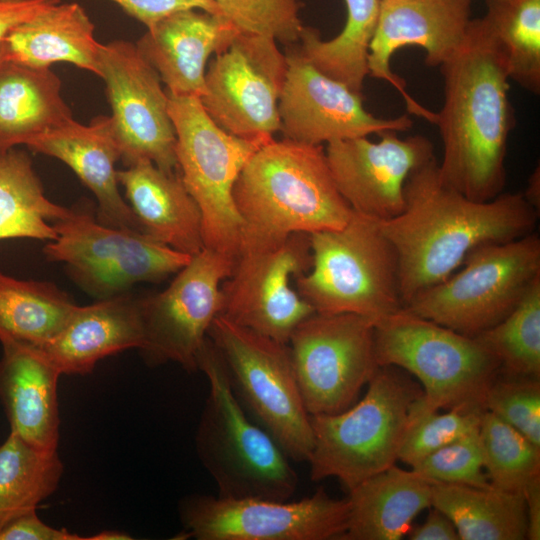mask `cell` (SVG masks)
<instances>
[{
    "label": "cell",
    "mask_w": 540,
    "mask_h": 540,
    "mask_svg": "<svg viewBox=\"0 0 540 540\" xmlns=\"http://www.w3.org/2000/svg\"><path fill=\"white\" fill-rule=\"evenodd\" d=\"M310 234L240 245L232 273L221 284L219 315L256 333L288 343L297 325L315 313L290 279L312 267Z\"/></svg>",
    "instance_id": "7c38bea8"
},
{
    "label": "cell",
    "mask_w": 540,
    "mask_h": 540,
    "mask_svg": "<svg viewBox=\"0 0 540 540\" xmlns=\"http://www.w3.org/2000/svg\"><path fill=\"white\" fill-rule=\"evenodd\" d=\"M375 322L352 313L308 316L288 345L309 415L336 414L349 408L378 365Z\"/></svg>",
    "instance_id": "4fadbf2b"
},
{
    "label": "cell",
    "mask_w": 540,
    "mask_h": 540,
    "mask_svg": "<svg viewBox=\"0 0 540 540\" xmlns=\"http://www.w3.org/2000/svg\"><path fill=\"white\" fill-rule=\"evenodd\" d=\"M0 343V402L10 431L36 448L57 451L61 372L38 346L14 340Z\"/></svg>",
    "instance_id": "603a6c76"
},
{
    "label": "cell",
    "mask_w": 540,
    "mask_h": 540,
    "mask_svg": "<svg viewBox=\"0 0 540 540\" xmlns=\"http://www.w3.org/2000/svg\"><path fill=\"white\" fill-rule=\"evenodd\" d=\"M347 529L340 540H399L431 507V480L395 464L349 490Z\"/></svg>",
    "instance_id": "484cf974"
},
{
    "label": "cell",
    "mask_w": 540,
    "mask_h": 540,
    "mask_svg": "<svg viewBox=\"0 0 540 540\" xmlns=\"http://www.w3.org/2000/svg\"><path fill=\"white\" fill-rule=\"evenodd\" d=\"M237 33L220 15L186 9L147 29L136 45L169 94L200 98L210 55L224 50Z\"/></svg>",
    "instance_id": "7402d4cb"
},
{
    "label": "cell",
    "mask_w": 540,
    "mask_h": 540,
    "mask_svg": "<svg viewBox=\"0 0 540 540\" xmlns=\"http://www.w3.org/2000/svg\"><path fill=\"white\" fill-rule=\"evenodd\" d=\"M464 267L424 290L404 307L475 337L503 320L540 278V239L532 232L471 251Z\"/></svg>",
    "instance_id": "30bf717a"
},
{
    "label": "cell",
    "mask_w": 540,
    "mask_h": 540,
    "mask_svg": "<svg viewBox=\"0 0 540 540\" xmlns=\"http://www.w3.org/2000/svg\"><path fill=\"white\" fill-rule=\"evenodd\" d=\"M411 469L431 481L491 486L483 465L479 428L431 453Z\"/></svg>",
    "instance_id": "ab89813d"
},
{
    "label": "cell",
    "mask_w": 540,
    "mask_h": 540,
    "mask_svg": "<svg viewBox=\"0 0 540 540\" xmlns=\"http://www.w3.org/2000/svg\"><path fill=\"white\" fill-rule=\"evenodd\" d=\"M313 263L296 291L316 313L377 322L404 307L396 251L379 221L352 212L340 229L310 234Z\"/></svg>",
    "instance_id": "8992f818"
},
{
    "label": "cell",
    "mask_w": 540,
    "mask_h": 540,
    "mask_svg": "<svg viewBox=\"0 0 540 540\" xmlns=\"http://www.w3.org/2000/svg\"><path fill=\"white\" fill-rule=\"evenodd\" d=\"M484 411L481 405L465 404L418 418L408 430L398 460L414 468L431 453L478 429Z\"/></svg>",
    "instance_id": "74e56055"
},
{
    "label": "cell",
    "mask_w": 540,
    "mask_h": 540,
    "mask_svg": "<svg viewBox=\"0 0 540 540\" xmlns=\"http://www.w3.org/2000/svg\"><path fill=\"white\" fill-rule=\"evenodd\" d=\"M208 337L219 350L238 400L295 461H307L314 437L288 343L217 315Z\"/></svg>",
    "instance_id": "9c48e42d"
},
{
    "label": "cell",
    "mask_w": 540,
    "mask_h": 540,
    "mask_svg": "<svg viewBox=\"0 0 540 540\" xmlns=\"http://www.w3.org/2000/svg\"><path fill=\"white\" fill-rule=\"evenodd\" d=\"M431 506L446 514L460 540H523V493L431 481Z\"/></svg>",
    "instance_id": "f1b7e54d"
},
{
    "label": "cell",
    "mask_w": 540,
    "mask_h": 540,
    "mask_svg": "<svg viewBox=\"0 0 540 540\" xmlns=\"http://www.w3.org/2000/svg\"><path fill=\"white\" fill-rule=\"evenodd\" d=\"M54 222L57 237L44 246L45 258L64 263L71 279L98 299L129 292L138 283L160 282L192 257L142 231L104 225L84 210L71 209Z\"/></svg>",
    "instance_id": "8fae6325"
},
{
    "label": "cell",
    "mask_w": 540,
    "mask_h": 540,
    "mask_svg": "<svg viewBox=\"0 0 540 540\" xmlns=\"http://www.w3.org/2000/svg\"><path fill=\"white\" fill-rule=\"evenodd\" d=\"M198 369L208 379L209 394L198 422L195 450L216 483L218 496L289 500L298 485L290 458L246 415L209 337L197 356Z\"/></svg>",
    "instance_id": "277c9868"
},
{
    "label": "cell",
    "mask_w": 540,
    "mask_h": 540,
    "mask_svg": "<svg viewBox=\"0 0 540 540\" xmlns=\"http://www.w3.org/2000/svg\"><path fill=\"white\" fill-rule=\"evenodd\" d=\"M26 146L62 161L74 171L94 194L100 223L142 231L118 188L115 164L121 152L110 116H97L87 125L72 118L36 136Z\"/></svg>",
    "instance_id": "44dd1931"
},
{
    "label": "cell",
    "mask_w": 540,
    "mask_h": 540,
    "mask_svg": "<svg viewBox=\"0 0 540 540\" xmlns=\"http://www.w3.org/2000/svg\"><path fill=\"white\" fill-rule=\"evenodd\" d=\"M64 471L57 451L36 448L10 431L0 445V528L51 496Z\"/></svg>",
    "instance_id": "d6a6232c"
},
{
    "label": "cell",
    "mask_w": 540,
    "mask_h": 540,
    "mask_svg": "<svg viewBox=\"0 0 540 540\" xmlns=\"http://www.w3.org/2000/svg\"><path fill=\"white\" fill-rule=\"evenodd\" d=\"M10 60L8 47L5 41H0V66Z\"/></svg>",
    "instance_id": "c3c4849f"
},
{
    "label": "cell",
    "mask_w": 540,
    "mask_h": 540,
    "mask_svg": "<svg viewBox=\"0 0 540 540\" xmlns=\"http://www.w3.org/2000/svg\"><path fill=\"white\" fill-rule=\"evenodd\" d=\"M71 209L49 200L26 152L15 147L0 152V240L57 237L49 221L65 218Z\"/></svg>",
    "instance_id": "f546056e"
},
{
    "label": "cell",
    "mask_w": 540,
    "mask_h": 540,
    "mask_svg": "<svg viewBox=\"0 0 540 540\" xmlns=\"http://www.w3.org/2000/svg\"><path fill=\"white\" fill-rule=\"evenodd\" d=\"M482 18L509 79L540 92V0H486Z\"/></svg>",
    "instance_id": "836d02e7"
},
{
    "label": "cell",
    "mask_w": 540,
    "mask_h": 540,
    "mask_svg": "<svg viewBox=\"0 0 540 540\" xmlns=\"http://www.w3.org/2000/svg\"><path fill=\"white\" fill-rule=\"evenodd\" d=\"M98 67L126 166L149 160L165 171H178L168 94L154 67L136 44L125 40L101 44Z\"/></svg>",
    "instance_id": "2e32d148"
},
{
    "label": "cell",
    "mask_w": 540,
    "mask_h": 540,
    "mask_svg": "<svg viewBox=\"0 0 540 540\" xmlns=\"http://www.w3.org/2000/svg\"><path fill=\"white\" fill-rule=\"evenodd\" d=\"M118 4L127 14L143 23L147 29L177 11L198 9L220 15L213 0H110ZM221 16V15H220Z\"/></svg>",
    "instance_id": "60d3db41"
},
{
    "label": "cell",
    "mask_w": 540,
    "mask_h": 540,
    "mask_svg": "<svg viewBox=\"0 0 540 540\" xmlns=\"http://www.w3.org/2000/svg\"><path fill=\"white\" fill-rule=\"evenodd\" d=\"M485 410L540 447V382L537 378L499 375L484 397Z\"/></svg>",
    "instance_id": "f35d334b"
},
{
    "label": "cell",
    "mask_w": 540,
    "mask_h": 540,
    "mask_svg": "<svg viewBox=\"0 0 540 540\" xmlns=\"http://www.w3.org/2000/svg\"><path fill=\"white\" fill-rule=\"evenodd\" d=\"M286 71L276 40L238 32L209 64L201 104L228 133L271 141L280 131L278 100Z\"/></svg>",
    "instance_id": "9a60e30c"
},
{
    "label": "cell",
    "mask_w": 540,
    "mask_h": 540,
    "mask_svg": "<svg viewBox=\"0 0 540 540\" xmlns=\"http://www.w3.org/2000/svg\"><path fill=\"white\" fill-rule=\"evenodd\" d=\"M499 361L500 372L540 377V278L500 322L475 336Z\"/></svg>",
    "instance_id": "e575fe53"
},
{
    "label": "cell",
    "mask_w": 540,
    "mask_h": 540,
    "mask_svg": "<svg viewBox=\"0 0 540 540\" xmlns=\"http://www.w3.org/2000/svg\"><path fill=\"white\" fill-rule=\"evenodd\" d=\"M374 342L379 366L418 378L427 414L465 404L484 407L485 393L500 373L499 361L476 337L405 307L375 322Z\"/></svg>",
    "instance_id": "52a82bcc"
},
{
    "label": "cell",
    "mask_w": 540,
    "mask_h": 540,
    "mask_svg": "<svg viewBox=\"0 0 540 540\" xmlns=\"http://www.w3.org/2000/svg\"><path fill=\"white\" fill-rule=\"evenodd\" d=\"M285 55L287 71L278 115L280 131L286 139L322 145L412 127L408 114L380 118L367 111L362 94L319 71L299 48Z\"/></svg>",
    "instance_id": "ac0fdd59"
},
{
    "label": "cell",
    "mask_w": 540,
    "mask_h": 540,
    "mask_svg": "<svg viewBox=\"0 0 540 540\" xmlns=\"http://www.w3.org/2000/svg\"><path fill=\"white\" fill-rule=\"evenodd\" d=\"M423 390L400 368L380 366L364 397L336 413L310 415V478H337L349 491L398 460Z\"/></svg>",
    "instance_id": "5b68a950"
},
{
    "label": "cell",
    "mask_w": 540,
    "mask_h": 540,
    "mask_svg": "<svg viewBox=\"0 0 540 540\" xmlns=\"http://www.w3.org/2000/svg\"><path fill=\"white\" fill-rule=\"evenodd\" d=\"M479 437L492 487L523 493L532 480L540 477V447L487 410L481 416Z\"/></svg>",
    "instance_id": "d590c367"
},
{
    "label": "cell",
    "mask_w": 540,
    "mask_h": 540,
    "mask_svg": "<svg viewBox=\"0 0 540 540\" xmlns=\"http://www.w3.org/2000/svg\"><path fill=\"white\" fill-rule=\"evenodd\" d=\"M526 201L537 211L540 207V175L539 167L528 179V186L525 193H522Z\"/></svg>",
    "instance_id": "bcb514c9"
},
{
    "label": "cell",
    "mask_w": 540,
    "mask_h": 540,
    "mask_svg": "<svg viewBox=\"0 0 540 540\" xmlns=\"http://www.w3.org/2000/svg\"><path fill=\"white\" fill-rule=\"evenodd\" d=\"M86 11L76 2H56L18 25L5 39L10 60L49 68L66 62L99 76L101 43Z\"/></svg>",
    "instance_id": "4316f807"
},
{
    "label": "cell",
    "mask_w": 540,
    "mask_h": 540,
    "mask_svg": "<svg viewBox=\"0 0 540 540\" xmlns=\"http://www.w3.org/2000/svg\"><path fill=\"white\" fill-rule=\"evenodd\" d=\"M132 537L124 532L103 530L95 535L86 537V540H131Z\"/></svg>",
    "instance_id": "7dc6e473"
},
{
    "label": "cell",
    "mask_w": 540,
    "mask_h": 540,
    "mask_svg": "<svg viewBox=\"0 0 540 540\" xmlns=\"http://www.w3.org/2000/svg\"><path fill=\"white\" fill-rule=\"evenodd\" d=\"M235 261L203 248L193 255L163 291L143 296L145 343L150 365L175 362L197 370V356L222 305L221 284Z\"/></svg>",
    "instance_id": "e0dca14e"
},
{
    "label": "cell",
    "mask_w": 540,
    "mask_h": 540,
    "mask_svg": "<svg viewBox=\"0 0 540 540\" xmlns=\"http://www.w3.org/2000/svg\"><path fill=\"white\" fill-rule=\"evenodd\" d=\"M60 0H0V41L20 24Z\"/></svg>",
    "instance_id": "7bdbcfd3"
},
{
    "label": "cell",
    "mask_w": 540,
    "mask_h": 540,
    "mask_svg": "<svg viewBox=\"0 0 540 540\" xmlns=\"http://www.w3.org/2000/svg\"><path fill=\"white\" fill-rule=\"evenodd\" d=\"M77 306L51 282L16 279L0 271V341L42 346L63 329Z\"/></svg>",
    "instance_id": "4dcf8cb0"
},
{
    "label": "cell",
    "mask_w": 540,
    "mask_h": 540,
    "mask_svg": "<svg viewBox=\"0 0 540 540\" xmlns=\"http://www.w3.org/2000/svg\"><path fill=\"white\" fill-rule=\"evenodd\" d=\"M167 94L178 172L201 211L204 248L235 261L243 223L233 189L250 157L267 141L223 130L206 113L199 97Z\"/></svg>",
    "instance_id": "ba28073f"
},
{
    "label": "cell",
    "mask_w": 540,
    "mask_h": 540,
    "mask_svg": "<svg viewBox=\"0 0 540 540\" xmlns=\"http://www.w3.org/2000/svg\"><path fill=\"white\" fill-rule=\"evenodd\" d=\"M0 540H86V537L52 527L39 518L37 510H32L2 526Z\"/></svg>",
    "instance_id": "b9f144b4"
},
{
    "label": "cell",
    "mask_w": 540,
    "mask_h": 540,
    "mask_svg": "<svg viewBox=\"0 0 540 540\" xmlns=\"http://www.w3.org/2000/svg\"><path fill=\"white\" fill-rule=\"evenodd\" d=\"M233 197L243 223L241 243L337 230L353 212L334 182L323 146L286 138L253 153Z\"/></svg>",
    "instance_id": "3957f363"
},
{
    "label": "cell",
    "mask_w": 540,
    "mask_h": 540,
    "mask_svg": "<svg viewBox=\"0 0 540 540\" xmlns=\"http://www.w3.org/2000/svg\"><path fill=\"white\" fill-rule=\"evenodd\" d=\"M145 343L143 296L125 292L77 306L63 329L38 346L62 375H86L97 362Z\"/></svg>",
    "instance_id": "cb8c5ba5"
},
{
    "label": "cell",
    "mask_w": 540,
    "mask_h": 540,
    "mask_svg": "<svg viewBox=\"0 0 540 540\" xmlns=\"http://www.w3.org/2000/svg\"><path fill=\"white\" fill-rule=\"evenodd\" d=\"M178 515L183 535L196 540H329L345 533L348 502L323 488L298 501L190 494Z\"/></svg>",
    "instance_id": "5bb4252c"
},
{
    "label": "cell",
    "mask_w": 540,
    "mask_h": 540,
    "mask_svg": "<svg viewBox=\"0 0 540 540\" xmlns=\"http://www.w3.org/2000/svg\"><path fill=\"white\" fill-rule=\"evenodd\" d=\"M526 507V539H540V477L532 480L523 491Z\"/></svg>",
    "instance_id": "f6af8a7d"
},
{
    "label": "cell",
    "mask_w": 540,
    "mask_h": 540,
    "mask_svg": "<svg viewBox=\"0 0 540 540\" xmlns=\"http://www.w3.org/2000/svg\"><path fill=\"white\" fill-rule=\"evenodd\" d=\"M117 179L144 233L190 256L204 248L201 211L178 171L139 160Z\"/></svg>",
    "instance_id": "d4e9b609"
},
{
    "label": "cell",
    "mask_w": 540,
    "mask_h": 540,
    "mask_svg": "<svg viewBox=\"0 0 540 540\" xmlns=\"http://www.w3.org/2000/svg\"><path fill=\"white\" fill-rule=\"evenodd\" d=\"M61 88L50 68L12 60L0 66V152L26 145L73 118Z\"/></svg>",
    "instance_id": "83f0119b"
},
{
    "label": "cell",
    "mask_w": 540,
    "mask_h": 540,
    "mask_svg": "<svg viewBox=\"0 0 540 540\" xmlns=\"http://www.w3.org/2000/svg\"><path fill=\"white\" fill-rule=\"evenodd\" d=\"M472 0H381L369 46L368 75L393 86L410 114L436 124L437 113L415 100L391 69V58L407 46L421 47L425 64L440 67L462 45L471 22Z\"/></svg>",
    "instance_id": "ffe728a7"
},
{
    "label": "cell",
    "mask_w": 540,
    "mask_h": 540,
    "mask_svg": "<svg viewBox=\"0 0 540 540\" xmlns=\"http://www.w3.org/2000/svg\"><path fill=\"white\" fill-rule=\"evenodd\" d=\"M328 143L327 162L334 182L354 212L377 221L398 216L405 207L404 187L410 173L435 157L433 143L423 135L406 138L398 131Z\"/></svg>",
    "instance_id": "d6986e66"
},
{
    "label": "cell",
    "mask_w": 540,
    "mask_h": 540,
    "mask_svg": "<svg viewBox=\"0 0 540 540\" xmlns=\"http://www.w3.org/2000/svg\"><path fill=\"white\" fill-rule=\"evenodd\" d=\"M404 195V210L379 221L397 254L404 306L453 274L474 249L528 235L538 219L522 193L488 201L464 196L442 180L436 157L410 173Z\"/></svg>",
    "instance_id": "6da1fadb"
},
{
    "label": "cell",
    "mask_w": 540,
    "mask_h": 540,
    "mask_svg": "<svg viewBox=\"0 0 540 540\" xmlns=\"http://www.w3.org/2000/svg\"><path fill=\"white\" fill-rule=\"evenodd\" d=\"M444 102L436 124L443 143L442 180L475 201L506 185V151L515 125L509 76L482 18L472 19L462 45L440 67Z\"/></svg>",
    "instance_id": "7a4b0ae2"
},
{
    "label": "cell",
    "mask_w": 540,
    "mask_h": 540,
    "mask_svg": "<svg viewBox=\"0 0 540 540\" xmlns=\"http://www.w3.org/2000/svg\"><path fill=\"white\" fill-rule=\"evenodd\" d=\"M344 1L347 19L342 31L325 41L316 29L304 27L298 48L319 71L362 94L368 75L369 46L376 30L381 0Z\"/></svg>",
    "instance_id": "1f68e13d"
},
{
    "label": "cell",
    "mask_w": 540,
    "mask_h": 540,
    "mask_svg": "<svg viewBox=\"0 0 540 540\" xmlns=\"http://www.w3.org/2000/svg\"><path fill=\"white\" fill-rule=\"evenodd\" d=\"M409 538L411 540H460L453 522L435 507L429 511L422 525L410 529Z\"/></svg>",
    "instance_id": "ee69618b"
},
{
    "label": "cell",
    "mask_w": 540,
    "mask_h": 540,
    "mask_svg": "<svg viewBox=\"0 0 540 540\" xmlns=\"http://www.w3.org/2000/svg\"><path fill=\"white\" fill-rule=\"evenodd\" d=\"M220 15L238 32L273 38L283 44L299 42L304 26L300 0H213Z\"/></svg>",
    "instance_id": "8d00e7d4"
}]
</instances>
